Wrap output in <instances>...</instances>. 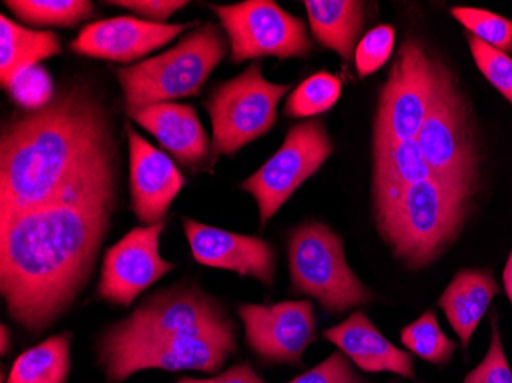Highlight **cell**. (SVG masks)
Returning <instances> with one entry per match:
<instances>
[{
  "instance_id": "obj_33",
  "label": "cell",
  "mask_w": 512,
  "mask_h": 383,
  "mask_svg": "<svg viewBox=\"0 0 512 383\" xmlns=\"http://www.w3.org/2000/svg\"><path fill=\"white\" fill-rule=\"evenodd\" d=\"M289 383H367L361 374L356 373L352 362L336 351L327 357L324 362L316 365L312 370L306 371Z\"/></svg>"
},
{
  "instance_id": "obj_4",
  "label": "cell",
  "mask_w": 512,
  "mask_h": 383,
  "mask_svg": "<svg viewBox=\"0 0 512 383\" xmlns=\"http://www.w3.org/2000/svg\"><path fill=\"white\" fill-rule=\"evenodd\" d=\"M204 334H237L224 305L195 285H174L138 305L100 334L97 359L143 345Z\"/></svg>"
},
{
  "instance_id": "obj_13",
  "label": "cell",
  "mask_w": 512,
  "mask_h": 383,
  "mask_svg": "<svg viewBox=\"0 0 512 383\" xmlns=\"http://www.w3.org/2000/svg\"><path fill=\"white\" fill-rule=\"evenodd\" d=\"M238 315L250 350L264 364L299 365L316 339L312 301H286L273 305L240 304Z\"/></svg>"
},
{
  "instance_id": "obj_28",
  "label": "cell",
  "mask_w": 512,
  "mask_h": 383,
  "mask_svg": "<svg viewBox=\"0 0 512 383\" xmlns=\"http://www.w3.org/2000/svg\"><path fill=\"white\" fill-rule=\"evenodd\" d=\"M451 14L471 36L502 53L512 51V20L480 8L454 7Z\"/></svg>"
},
{
  "instance_id": "obj_17",
  "label": "cell",
  "mask_w": 512,
  "mask_h": 383,
  "mask_svg": "<svg viewBox=\"0 0 512 383\" xmlns=\"http://www.w3.org/2000/svg\"><path fill=\"white\" fill-rule=\"evenodd\" d=\"M189 27L191 23L168 25L132 16L112 17L83 28L69 48L92 59L131 63L172 42Z\"/></svg>"
},
{
  "instance_id": "obj_10",
  "label": "cell",
  "mask_w": 512,
  "mask_h": 383,
  "mask_svg": "<svg viewBox=\"0 0 512 383\" xmlns=\"http://www.w3.org/2000/svg\"><path fill=\"white\" fill-rule=\"evenodd\" d=\"M230 43L232 62L260 57L295 59L313 53L306 23L273 0H246L235 5H212Z\"/></svg>"
},
{
  "instance_id": "obj_38",
  "label": "cell",
  "mask_w": 512,
  "mask_h": 383,
  "mask_svg": "<svg viewBox=\"0 0 512 383\" xmlns=\"http://www.w3.org/2000/svg\"><path fill=\"white\" fill-rule=\"evenodd\" d=\"M2 383H5V382H4V379H2Z\"/></svg>"
},
{
  "instance_id": "obj_5",
  "label": "cell",
  "mask_w": 512,
  "mask_h": 383,
  "mask_svg": "<svg viewBox=\"0 0 512 383\" xmlns=\"http://www.w3.org/2000/svg\"><path fill=\"white\" fill-rule=\"evenodd\" d=\"M416 140L434 177L474 198L480 181L476 125L459 83L439 60L433 99Z\"/></svg>"
},
{
  "instance_id": "obj_3",
  "label": "cell",
  "mask_w": 512,
  "mask_h": 383,
  "mask_svg": "<svg viewBox=\"0 0 512 383\" xmlns=\"http://www.w3.org/2000/svg\"><path fill=\"white\" fill-rule=\"evenodd\" d=\"M376 227L394 258L410 270L431 266L467 226L473 197L436 177L373 198Z\"/></svg>"
},
{
  "instance_id": "obj_15",
  "label": "cell",
  "mask_w": 512,
  "mask_h": 383,
  "mask_svg": "<svg viewBox=\"0 0 512 383\" xmlns=\"http://www.w3.org/2000/svg\"><path fill=\"white\" fill-rule=\"evenodd\" d=\"M131 209L143 226L158 224L180 194L186 178L168 154L126 125Z\"/></svg>"
},
{
  "instance_id": "obj_16",
  "label": "cell",
  "mask_w": 512,
  "mask_h": 383,
  "mask_svg": "<svg viewBox=\"0 0 512 383\" xmlns=\"http://www.w3.org/2000/svg\"><path fill=\"white\" fill-rule=\"evenodd\" d=\"M183 227L192 256L201 266L249 276L266 287L275 284V250L264 239L227 232L189 218H183Z\"/></svg>"
},
{
  "instance_id": "obj_6",
  "label": "cell",
  "mask_w": 512,
  "mask_h": 383,
  "mask_svg": "<svg viewBox=\"0 0 512 383\" xmlns=\"http://www.w3.org/2000/svg\"><path fill=\"white\" fill-rule=\"evenodd\" d=\"M226 53L227 43L220 28L206 23L172 50L117 69L126 112L200 94Z\"/></svg>"
},
{
  "instance_id": "obj_26",
  "label": "cell",
  "mask_w": 512,
  "mask_h": 383,
  "mask_svg": "<svg viewBox=\"0 0 512 383\" xmlns=\"http://www.w3.org/2000/svg\"><path fill=\"white\" fill-rule=\"evenodd\" d=\"M401 342L414 356L433 365L448 364L457 350L456 342L444 333L433 310L407 325L401 331Z\"/></svg>"
},
{
  "instance_id": "obj_34",
  "label": "cell",
  "mask_w": 512,
  "mask_h": 383,
  "mask_svg": "<svg viewBox=\"0 0 512 383\" xmlns=\"http://www.w3.org/2000/svg\"><path fill=\"white\" fill-rule=\"evenodd\" d=\"M188 4L189 2H181V0H112V2H106V5H115V7L134 11L135 14L143 17V20L154 23H165L172 14L177 13Z\"/></svg>"
},
{
  "instance_id": "obj_18",
  "label": "cell",
  "mask_w": 512,
  "mask_h": 383,
  "mask_svg": "<svg viewBox=\"0 0 512 383\" xmlns=\"http://www.w3.org/2000/svg\"><path fill=\"white\" fill-rule=\"evenodd\" d=\"M324 338L365 373H393L405 379L416 377L413 357L391 344L362 310L325 330Z\"/></svg>"
},
{
  "instance_id": "obj_30",
  "label": "cell",
  "mask_w": 512,
  "mask_h": 383,
  "mask_svg": "<svg viewBox=\"0 0 512 383\" xmlns=\"http://www.w3.org/2000/svg\"><path fill=\"white\" fill-rule=\"evenodd\" d=\"M8 95L25 111H37L54 99L53 80L43 66L36 65L14 80L8 88Z\"/></svg>"
},
{
  "instance_id": "obj_36",
  "label": "cell",
  "mask_w": 512,
  "mask_h": 383,
  "mask_svg": "<svg viewBox=\"0 0 512 383\" xmlns=\"http://www.w3.org/2000/svg\"><path fill=\"white\" fill-rule=\"evenodd\" d=\"M503 287H505L506 295H508L509 302L512 305V252L509 253L505 270H503Z\"/></svg>"
},
{
  "instance_id": "obj_25",
  "label": "cell",
  "mask_w": 512,
  "mask_h": 383,
  "mask_svg": "<svg viewBox=\"0 0 512 383\" xmlns=\"http://www.w3.org/2000/svg\"><path fill=\"white\" fill-rule=\"evenodd\" d=\"M5 5L23 22L40 27H76L96 13L88 0H10Z\"/></svg>"
},
{
  "instance_id": "obj_27",
  "label": "cell",
  "mask_w": 512,
  "mask_h": 383,
  "mask_svg": "<svg viewBox=\"0 0 512 383\" xmlns=\"http://www.w3.org/2000/svg\"><path fill=\"white\" fill-rule=\"evenodd\" d=\"M342 94V85L333 74H313L293 89L284 106L287 117L304 118L324 114L338 103Z\"/></svg>"
},
{
  "instance_id": "obj_11",
  "label": "cell",
  "mask_w": 512,
  "mask_h": 383,
  "mask_svg": "<svg viewBox=\"0 0 512 383\" xmlns=\"http://www.w3.org/2000/svg\"><path fill=\"white\" fill-rule=\"evenodd\" d=\"M332 154V138L319 120L299 123L289 129L283 146L241 184L258 204L261 227L275 217V213Z\"/></svg>"
},
{
  "instance_id": "obj_7",
  "label": "cell",
  "mask_w": 512,
  "mask_h": 383,
  "mask_svg": "<svg viewBox=\"0 0 512 383\" xmlns=\"http://www.w3.org/2000/svg\"><path fill=\"white\" fill-rule=\"evenodd\" d=\"M290 293L316 299L330 315L368 304L375 293L348 266L344 239L325 224L309 221L290 232Z\"/></svg>"
},
{
  "instance_id": "obj_9",
  "label": "cell",
  "mask_w": 512,
  "mask_h": 383,
  "mask_svg": "<svg viewBox=\"0 0 512 383\" xmlns=\"http://www.w3.org/2000/svg\"><path fill=\"white\" fill-rule=\"evenodd\" d=\"M437 60L417 40H407L379 97L373 146L416 140L433 99Z\"/></svg>"
},
{
  "instance_id": "obj_29",
  "label": "cell",
  "mask_w": 512,
  "mask_h": 383,
  "mask_svg": "<svg viewBox=\"0 0 512 383\" xmlns=\"http://www.w3.org/2000/svg\"><path fill=\"white\" fill-rule=\"evenodd\" d=\"M471 56L488 82L508 100L512 106V59L493 46L480 42L476 37L468 36Z\"/></svg>"
},
{
  "instance_id": "obj_39",
  "label": "cell",
  "mask_w": 512,
  "mask_h": 383,
  "mask_svg": "<svg viewBox=\"0 0 512 383\" xmlns=\"http://www.w3.org/2000/svg\"><path fill=\"white\" fill-rule=\"evenodd\" d=\"M394 383H396V382H394Z\"/></svg>"
},
{
  "instance_id": "obj_31",
  "label": "cell",
  "mask_w": 512,
  "mask_h": 383,
  "mask_svg": "<svg viewBox=\"0 0 512 383\" xmlns=\"http://www.w3.org/2000/svg\"><path fill=\"white\" fill-rule=\"evenodd\" d=\"M394 39L396 34L391 25H379L359 40L355 51L356 71L359 77L364 79L387 63L393 53Z\"/></svg>"
},
{
  "instance_id": "obj_14",
  "label": "cell",
  "mask_w": 512,
  "mask_h": 383,
  "mask_svg": "<svg viewBox=\"0 0 512 383\" xmlns=\"http://www.w3.org/2000/svg\"><path fill=\"white\" fill-rule=\"evenodd\" d=\"M163 230L165 221L135 227L119 243L106 250L100 273V299L129 307L158 279L175 269V264L160 255Z\"/></svg>"
},
{
  "instance_id": "obj_37",
  "label": "cell",
  "mask_w": 512,
  "mask_h": 383,
  "mask_svg": "<svg viewBox=\"0 0 512 383\" xmlns=\"http://www.w3.org/2000/svg\"><path fill=\"white\" fill-rule=\"evenodd\" d=\"M11 348V333L7 325H2V342H0V351L2 354H7Z\"/></svg>"
},
{
  "instance_id": "obj_12",
  "label": "cell",
  "mask_w": 512,
  "mask_h": 383,
  "mask_svg": "<svg viewBox=\"0 0 512 383\" xmlns=\"http://www.w3.org/2000/svg\"><path fill=\"white\" fill-rule=\"evenodd\" d=\"M237 351V334H204L129 348L99 357L109 383H122L145 370L217 373Z\"/></svg>"
},
{
  "instance_id": "obj_32",
  "label": "cell",
  "mask_w": 512,
  "mask_h": 383,
  "mask_svg": "<svg viewBox=\"0 0 512 383\" xmlns=\"http://www.w3.org/2000/svg\"><path fill=\"white\" fill-rule=\"evenodd\" d=\"M463 383H512V371L503 350L499 322L493 318L491 324L490 350L483 357L479 367L474 368Z\"/></svg>"
},
{
  "instance_id": "obj_1",
  "label": "cell",
  "mask_w": 512,
  "mask_h": 383,
  "mask_svg": "<svg viewBox=\"0 0 512 383\" xmlns=\"http://www.w3.org/2000/svg\"><path fill=\"white\" fill-rule=\"evenodd\" d=\"M109 114L94 92L71 86L45 108L11 115L0 137V218L59 203L115 200Z\"/></svg>"
},
{
  "instance_id": "obj_23",
  "label": "cell",
  "mask_w": 512,
  "mask_h": 383,
  "mask_svg": "<svg viewBox=\"0 0 512 383\" xmlns=\"http://www.w3.org/2000/svg\"><path fill=\"white\" fill-rule=\"evenodd\" d=\"M433 177L417 140L373 146V198L394 194Z\"/></svg>"
},
{
  "instance_id": "obj_21",
  "label": "cell",
  "mask_w": 512,
  "mask_h": 383,
  "mask_svg": "<svg viewBox=\"0 0 512 383\" xmlns=\"http://www.w3.org/2000/svg\"><path fill=\"white\" fill-rule=\"evenodd\" d=\"M310 30L325 48L350 62L367 17L364 2L356 0H306Z\"/></svg>"
},
{
  "instance_id": "obj_35",
  "label": "cell",
  "mask_w": 512,
  "mask_h": 383,
  "mask_svg": "<svg viewBox=\"0 0 512 383\" xmlns=\"http://www.w3.org/2000/svg\"><path fill=\"white\" fill-rule=\"evenodd\" d=\"M177 383H266L250 364L235 365L224 373L211 379H194V377H181Z\"/></svg>"
},
{
  "instance_id": "obj_22",
  "label": "cell",
  "mask_w": 512,
  "mask_h": 383,
  "mask_svg": "<svg viewBox=\"0 0 512 383\" xmlns=\"http://www.w3.org/2000/svg\"><path fill=\"white\" fill-rule=\"evenodd\" d=\"M62 54L60 37L53 31L28 30L0 16V83L8 89L14 80L42 60Z\"/></svg>"
},
{
  "instance_id": "obj_2",
  "label": "cell",
  "mask_w": 512,
  "mask_h": 383,
  "mask_svg": "<svg viewBox=\"0 0 512 383\" xmlns=\"http://www.w3.org/2000/svg\"><path fill=\"white\" fill-rule=\"evenodd\" d=\"M115 200L59 203L0 218V293L30 333L50 328L91 281Z\"/></svg>"
},
{
  "instance_id": "obj_20",
  "label": "cell",
  "mask_w": 512,
  "mask_h": 383,
  "mask_svg": "<svg viewBox=\"0 0 512 383\" xmlns=\"http://www.w3.org/2000/svg\"><path fill=\"white\" fill-rule=\"evenodd\" d=\"M499 293L493 270L465 269L454 276L440 296L437 304L459 336L463 350H468L474 331Z\"/></svg>"
},
{
  "instance_id": "obj_19",
  "label": "cell",
  "mask_w": 512,
  "mask_h": 383,
  "mask_svg": "<svg viewBox=\"0 0 512 383\" xmlns=\"http://www.w3.org/2000/svg\"><path fill=\"white\" fill-rule=\"evenodd\" d=\"M135 123L151 132L160 145L191 171L200 169L211 154L209 138L197 111L183 103H157L128 112Z\"/></svg>"
},
{
  "instance_id": "obj_8",
  "label": "cell",
  "mask_w": 512,
  "mask_h": 383,
  "mask_svg": "<svg viewBox=\"0 0 512 383\" xmlns=\"http://www.w3.org/2000/svg\"><path fill=\"white\" fill-rule=\"evenodd\" d=\"M292 89L264 79L260 62L235 79L218 85L204 103L211 115L214 161L237 154L244 146L266 135L278 118V103Z\"/></svg>"
},
{
  "instance_id": "obj_24",
  "label": "cell",
  "mask_w": 512,
  "mask_h": 383,
  "mask_svg": "<svg viewBox=\"0 0 512 383\" xmlns=\"http://www.w3.org/2000/svg\"><path fill=\"white\" fill-rule=\"evenodd\" d=\"M71 339L69 333L57 334L20 354L7 383H68L73 367Z\"/></svg>"
}]
</instances>
